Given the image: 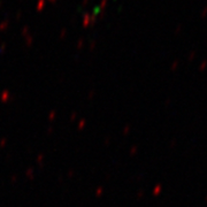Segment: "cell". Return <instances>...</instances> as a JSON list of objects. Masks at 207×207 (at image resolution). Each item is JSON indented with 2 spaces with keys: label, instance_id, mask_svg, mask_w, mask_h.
<instances>
[{
  "label": "cell",
  "instance_id": "1",
  "mask_svg": "<svg viewBox=\"0 0 207 207\" xmlns=\"http://www.w3.org/2000/svg\"><path fill=\"white\" fill-rule=\"evenodd\" d=\"M206 12H207V7L204 10H203V15H205V13H206Z\"/></svg>",
  "mask_w": 207,
  "mask_h": 207
}]
</instances>
